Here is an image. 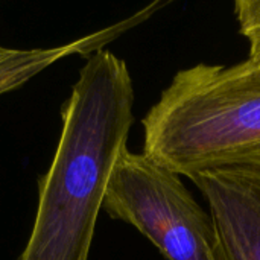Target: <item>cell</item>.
<instances>
[{
	"label": "cell",
	"mask_w": 260,
	"mask_h": 260,
	"mask_svg": "<svg viewBox=\"0 0 260 260\" xmlns=\"http://www.w3.org/2000/svg\"><path fill=\"white\" fill-rule=\"evenodd\" d=\"M61 134L18 260H88L114 161L134 123L128 66L102 49L85 58L61 108Z\"/></svg>",
	"instance_id": "obj_1"
},
{
	"label": "cell",
	"mask_w": 260,
	"mask_h": 260,
	"mask_svg": "<svg viewBox=\"0 0 260 260\" xmlns=\"http://www.w3.org/2000/svg\"><path fill=\"white\" fill-rule=\"evenodd\" d=\"M142 125L143 154L180 177L260 166V64L177 72Z\"/></svg>",
	"instance_id": "obj_2"
},
{
	"label": "cell",
	"mask_w": 260,
	"mask_h": 260,
	"mask_svg": "<svg viewBox=\"0 0 260 260\" xmlns=\"http://www.w3.org/2000/svg\"><path fill=\"white\" fill-rule=\"evenodd\" d=\"M102 210L134 227L168 260H215L216 230L180 175L128 148L113 165Z\"/></svg>",
	"instance_id": "obj_3"
},
{
	"label": "cell",
	"mask_w": 260,
	"mask_h": 260,
	"mask_svg": "<svg viewBox=\"0 0 260 260\" xmlns=\"http://www.w3.org/2000/svg\"><path fill=\"white\" fill-rule=\"evenodd\" d=\"M190 180L215 224V260H260V166L213 169Z\"/></svg>",
	"instance_id": "obj_4"
},
{
	"label": "cell",
	"mask_w": 260,
	"mask_h": 260,
	"mask_svg": "<svg viewBox=\"0 0 260 260\" xmlns=\"http://www.w3.org/2000/svg\"><path fill=\"white\" fill-rule=\"evenodd\" d=\"M166 6L163 2H154L136 14L117 21L111 26L94 30L88 35L79 37L73 41L55 47L37 49H15L0 46V96L23 87L32 78L40 75L52 64L69 56H90L105 49L111 41L131 30L137 24L146 21L158 9Z\"/></svg>",
	"instance_id": "obj_5"
},
{
	"label": "cell",
	"mask_w": 260,
	"mask_h": 260,
	"mask_svg": "<svg viewBox=\"0 0 260 260\" xmlns=\"http://www.w3.org/2000/svg\"><path fill=\"white\" fill-rule=\"evenodd\" d=\"M235 15L239 32L248 41V59L260 64V0H236Z\"/></svg>",
	"instance_id": "obj_6"
}]
</instances>
